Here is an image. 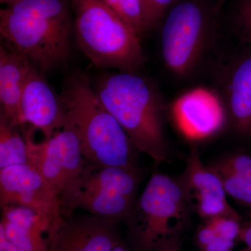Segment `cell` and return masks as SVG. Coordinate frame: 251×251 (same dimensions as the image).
Masks as SVG:
<instances>
[{"instance_id": "8992f818", "label": "cell", "mask_w": 251, "mask_h": 251, "mask_svg": "<svg viewBox=\"0 0 251 251\" xmlns=\"http://www.w3.org/2000/svg\"><path fill=\"white\" fill-rule=\"evenodd\" d=\"M143 171L131 167H97L88 163L64 210L66 219L77 209L119 223L127 220L135 202Z\"/></svg>"}, {"instance_id": "e0dca14e", "label": "cell", "mask_w": 251, "mask_h": 251, "mask_svg": "<svg viewBox=\"0 0 251 251\" xmlns=\"http://www.w3.org/2000/svg\"><path fill=\"white\" fill-rule=\"evenodd\" d=\"M219 176L226 194L251 208V155L235 153L208 166Z\"/></svg>"}, {"instance_id": "ac0fdd59", "label": "cell", "mask_w": 251, "mask_h": 251, "mask_svg": "<svg viewBox=\"0 0 251 251\" xmlns=\"http://www.w3.org/2000/svg\"><path fill=\"white\" fill-rule=\"evenodd\" d=\"M18 128L0 114V170L29 163L27 140Z\"/></svg>"}, {"instance_id": "5bb4252c", "label": "cell", "mask_w": 251, "mask_h": 251, "mask_svg": "<svg viewBox=\"0 0 251 251\" xmlns=\"http://www.w3.org/2000/svg\"><path fill=\"white\" fill-rule=\"evenodd\" d=\"M118 223L91 215H71L51 244L50 251H111L121 243Z\"/></svg>"}, {"instance_id": "d4e9b609", "label": "cell", "mask_w": 251, "mask_h": 251, "mask_svg": "<svg viewBox=\"0 0 251 251\" xmlns=\"http://www.w3.org/2000/svg\"><path fill=\"white\" fill-rule=\"evenodd\" d=\"M239 238L245 243L247 247H251V223L242 227Z\"/></svg>"}, {"instance_id": "52a82bcc", "label": "cell", "mask_w": 251, "mask_h": 251, "mask_svg": "<svg viewBox=\"0 0 251 251\" xmlns=\"http://www.w3.org/2000/svg\"><path fill=\"white\" fill-rule=\"evenodd\" d=\"M213 38L211 18L204 5L194 0L175 4L162 28L165 67L179 78L191 76L205 57Z\"/></svg>"}, {"instance_id": "30bf717a", "label": "cell", "mask_w": 251, "mask_h": 251, "mask_svg": "<svg viewBox=\"0 0 251 251\" xmlns=\"http://www.w3.org/2000/svg\"><path fill=\"white\" fill-rule=\"evenodd\" d=\"M168 111L179 133L191 141L216 135L224 128L228 116L219 92L201 86L178 96Z\"/></svg>"}, {"instance_id": "7c38bea8", "label": "cell", "mask_w": 251, "mask_h": 251, "mask_svg": "<svg viewBox=\"0 0 251 251\" xmlns=\"http://www.w3.org/2000/svg\"><path fill=\"white\" fill-rule=\"evenodd\" d=\"M21 110L25 123L49 139L68 123L67 112L59 95L49 85L44 74L35 65L31 69L23 91Z\"/></svg>"}, {"instance_id": "484cf974", "label": "cell", "mask_w": 251, "mask_h": 251, "mask_svg": "<svg viewBox=\"0 0 251 251\" xmlns=\"http://www.w3.org/2000/svg\"><path fill=\"white\" fill-rule=\"evenodd\" d=\"M0 251H18L14 244L6 239L4 232L0 229Z\"/></svg>"}, {"instance_id": "8fae6325", "label": "cell", "mask_w": 251, "mask_h": 251, "mask_svg": "<svg viewBox=\"0 0 251 251\" xmlns=\"http://www.w3.org/2000/svg\"><path fill=\"white\" fill-rule=\"evenodd\" d=\"M179 183L188 206L201 217L207 220L219 216H239L227 202L221 179L203 164L195 149L188 156Z\"/></svg>"}, {"instance_id": "5b68a950", "label": "cell", "mask_w": 251, "mask_h": 251, "mask_svg": "<svg viewBox=\"0 0 251 251\" xmlns=\"http://www.w3.org/2000/svg\"><path fill=\"white\" fill-rule=\"evenodd\" d=\"M188 208L179 181L153 174L126 220L140 250L157 251L176 242L187 224Z\"/></svg>"}, {"instance_id": "4316f807", "label": "cell", "mask_w": 251, "mask_h": 251, "mask_svg": "<svg viewBox=\"0 0 251 251\" xmlns=\"http://www.w3.org/2000/svg\"><path fill=\"white\" fill-rule=\"evenodd\" d=\"M157 251H180L177 248L176 242L173 243V244H168L165 247L161 248Z\"/></svg>"}, {"instance_id": "4fadbf2b", "label": "cell", "mask_w": 251, "mask_h": 251, "mask_svg": "<svg viewBox=\"0 0 251 251\" xmlns=\"http://www.w3.org/2000/svg\"><path fill=\"white\" fill-rule=\"evenodd\" d=\"M220 93L232 128L251 137V46H246L225 68Z\"/></svg>"}, {"instance_id": "ffe728a7", "label": "cell", "mask_w": 251, "mask_h": 251, "mask_svg": "<svg viewBox=\"0 0 251 251\" xmlns=\"http://www.w3.org/2000/svg\"><path fill=\"white\" fill-rule=\"evenodd\" d=\"M239 216H219L206 220L218 235L235 241L239 238L242 226Z\"/></svg>"}, {"instance_id": "6da1fadb", "label": "cell", "mask_w": 251, "mask_h": 251, "mask_svg": "<svg viewBox=\"0 0 251 251\" xmlns=\"http://www.w3.org/2000/svg\"><path fill=\"white\" fill-rule=\"evenodd\" d=\"M109 112L140 152L157 164L166 161L169 147L164 131L168 108L154 83L140 73H107L93 85Z\"/></svg>"}, {"instance_id": "9a60e30c", "label": "cell", "mask_w": 251, "mask_h": 251, "mask_svg": "<svg viewBox=\"0 0 251 251\" xmlns=\"http://www.w3.org/2000/svg\"><path fill=\"white\" fill-rule=\"evenodd\" d=\"M34 64L24 54L0 45V114L24 129L21 100L28 75Z\"/></svg>"}, {"instance_id": "cb8c5ba5", "label": "cell", "mask_w": 251, "mask_h": 251, "mask_svg": "<svg viewBox=\"0 0 251 251\" xmlns=\"http://www.w3.org/2000/svg\"><path fill=\"white\" fill-rule=\"evenodd\" d=\"M217 233L211 227L209 223L206 222L198 229L197 233V242L200 248L205 247L217 237Z\"/></svg>"}, {"instance_id": "603a6c76", "label": "cell", "mask_w": 251, "mask_h": 251, "mask_svg": "<svg viewBox=\"0 0 251 251\" xmlns=\"http://www.w3.org/2000/svg\"><path fill=\"white\" fill-rule=\"evenodd\" d=\"M234 246V241L229 240L217 235L215 239L205 247H202V251H232Z\"/></svg>"}, {"instance_id": "3957f363", "label": "cell", "mask_w": 251, "mask_h": 251, "mask_svg": "<svg viewBox=\"0 0 251 251\" xmlns=\"http://www.w3.org/2000/svg\"><path fill=\"white\" fill-rule=\"evenodd\" d=\"M59 97L86 161L97 167L135 166L140 151L87 77L72 74Z\"/></svg>"}, {"instance_id": "d6986e66", "label": "cell", "mask_w": 251, "mask_h": 251, "mask_svg": "<svg viewBox=\"0 0 251 251\" xmlns=\"http://www.w3.org/2000/svg\"><path fill=\"white\" fill-rule=\"evenodd\" d=\"M126 23L140 38L147 32L141 0H102Z\"/></svg>"}, {"instance_id": "277c9868", "label": "cell", "mask_w": 251, "mask_h": 251, "mask_svg": "<svg viewBox=\"0 0 251 251\" xmlns=\"http://www.w3.org/2000/svg\"><path fill=\"white\" fill-rule=\"evenodd\" d=\"M77 45L96 67L140 73L145 63L141 38L102 0H73Z\"/></svg>"}, {"instance_id": "7402d4cb", "label": "cell", "mask_w": 251, "mask_h": 251, "mask_svg": "<svg viewBox=\"0 0 251 251\" xmlns=\"http://www.w3.org/2000/svg\"><path fill=\"white\" fill-rule=\"evenodd\" d=\"M236 27L241 40L251 46V0H242L238 6Z\"/></svg>"}, {"instance_id": "7a4b0ae2", "label": "cell", "mask_w": 251, "mask_h": 251, "mask_svg": "<svg viewBox=\"0 0 251 251\" xmlns=\"http://www.w3.org/2000/svg\"><path fill=\"white\" fill-rule=\"evenodd\" d=\"M72 33L64 0H18L0 11L1 43L44 74L67 62Z\"/></svg>"}, {"instance_id": "f1b7e54d", "label": "cell", "mask_w": 251, "mask_h": 251, "mask_svg": "<svg viewBox=\"0 0 251 251\" xmlns=\"http://www.w3.org/2000/svg\"><path fill=\"white\" fill-rule=\"evenodd\" d=\"M18 1V0H0L1 4H10L11 3H14L15 1Z\"/></svg>"}, {"instance_id": "9c48e42d", "label": "cell", "mask_w": 251, "mask_h": 251, "mask_svg": "<svg viewBox=\"0 0 251 251\" xmlns=\"http://www.w3.org/2000/svg\"><path fill=\"white\" fill-rule=\"evenodd\" d=\"M9 205L25 206L40 216L49 228L51 244L65 224L59 196L29 163L0 170V206Z\"/></svg>"}, {"instance_id": "ba28073f", "label": "cell", "mask_w": 251, "mask_h": 251, "mask_svg": "<svg viewBox=\"0 0 251 251\" xmlns=\"http://www.w3.org/2000/svg\"><path fill=\"white\" fill-rule=\"evenodd\" d=\"M23 131L27 140L29 163L57 193L64 214L89 163L81 151L76 133L69 121L53 136L39 143L33 140V129Z\"/></svg>"}, {"instance_id": "83f0119b", "label": "cell", "mask_w": 251, "mask_h": 251, "mask_svg": "<svg viewBox=\"0 0 251 251\" xmlns=\"http://www.w3.org/2000/svg\"><path fill=\"white\" fill-rule=\"evenodd\" d=\"M111 251H128L120 243L116 247L114 248Z\"/></svg>"}, {"instance_id": "f546056e", "label": "cell", "mask_w": 251, "mask_h": 251, "mask_svg": "<svg viewBox=\"0 0 251 251\" xmlns=\"http://www.w3.org/2000/svg\"><path fill=\"white\" fill-rule=\"evenodd\" d=\"M239 251H251V247H247Z\"/></svg>"}, {"instance_id": "44dd1931", "label": "cell", "mask_w": 251, "mask_h": 251, "mask_svg": "<svg viewBox=\"0 0 251 251\" xmlns=\"http://www.w3.org/2000/svg\"><path fill=\"white\" fill-rule=\"evenodd\" d=\"M148 30L154 27L175 0H141Z\"/></svg>"}, {"instance_id": "2e32d148", "label": "cell", "mask_w": 251, "mask_h": 251, "mask_svg": "<svg viewBox=\"0 0 251 251\" xmlns=\"http://www.w3.org/2000/svg\"><path fill=\"white\" fill-rule=\"evenodd\" d=\"M1 209L0 229L18 251H50V232L40 216L23 206Z\"/></svg>"}]
</instances>
